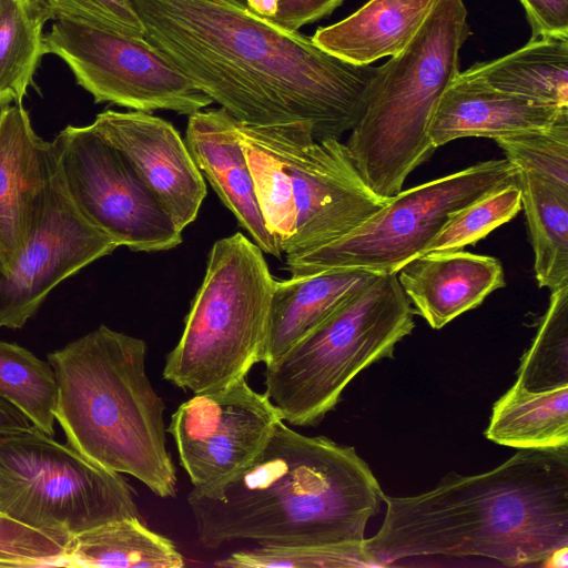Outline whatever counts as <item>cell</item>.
<instances>
[{
    "mask_svg": "<svg viewBox=\"0 0 568 568\" xmlns=\"http://www.w3.org/2000/svg\"><path fill=\"white\" fill-rule=\"evenodd\" d=\"M131 1L144 38L245 124L304 122L316 139H339L378 74L263 19L244 0Z\"/></svg>",
    "mask_w": 568,
    "mask_h": 568,
    "instance_id": "obj_1",
    "label": "cell"
},
{
    "mask_svg": "<svg viewBox=\"0 0 568 568\" xmlns=\"http://www.w3.org/2000/svg\"><path fill=\"white\" fill-rule=\"evenodd\" d=\"M383 503V524L363 545L373 566L423 557L542 565L568 547V448L519 449L486 473L450 471L425 493Z\"/></svg>",
    "mask_w": 568,
    "mask_h": 568,
    "instance_id": "obj_2",
    "label": "cell"
},
{
    "mask_svg": "<svg viewBox=\"0 0 568 568\" xmlns=\"http://www.w3.org/2000/svg\"><path fill=\"white\" fill-rule=\"evenodd\" d=\"M384 491L352 446L306 436L280 420L257 456L227 483L191 489L199 542L335 546L365 557V529Z\"/></svg>",
    "mask_w": 568,
    "mask_h": 568,
    "instance_id": "obj_3",
    "label": "cell"
},
{
    "mask_svg": "<svg viewBox=\"0 0 568 568\" xmlns=\"http://www.w3.org/2000/svg\"><path fill=\"white\" fill-rule=\"evenodd\" d=\"M48 362L59 387L55 420L67 444L159 497L175 496L165 405L146 374L145 342L100 325L49 353Z\"/></svg>",
    "mask_w": 568,
    "mask_h": 568,
    "instance_id": "obj_4",
    "label": "cell"
},
{
    "mask_svg": "<svg viewBox=\"0 0 568 568\" xmlns=\"http://www.w3.org/2000/svg\"><path fill=\"white\" fill-rule=\"evenodd\" d=\"M236 131L270 233L286 256L346 235L388 200L376 195L339 139H316L304 122L250 125Z\"/></svg>",
    "mask_w": 568,
    "mask_h": 568,
    "instance_id": "obj_5",
    "label": "cell"
},
{
    "mask_svg": "<svg viewBox=\"0 0 568 568\" xmlns=\"http://www.w3.org/2000/svg\"><path fill=\"white\" fill-rule=\"evenodd\" d=\"M470 34L463 0H436L410 42L378 67L364 111L345 143L365 184L379 197L398 194L436 150L428 129L459 71Z\"/></svg>",
    "mask_w": 568,
    "mask_h": 568,
    "instance_id": "obj_6",
    "label": "cell"
},
{
    "mask_svg": "<svg viewBox=\"0 0 568 568\" xmlns=\"http://www.w3.org/2000/svg\"><path fill=\"white\" fill-rule=\"evenodd\" d=\"M415 313L397 273L377 275L265 365V394L284 422L316 426L356 375L393 355L414 329Z\"/></svg>",
    "mask_w": 568,
    "mask_h": 568,
    "instance_id": "obj_7",
    "label": "cell"
},
{
    "mask_svg": "<svg viewBox=\"0 0 568 568\" xmlns=\"http://www.w3.org/2000/svg\"><path fill=\"white\" fill-rule=\"evenodd\" d=\"M275 281L263 251L241 232L216 241L163 377L194 394L246 378L263 363Z\"/></svg>",
    "mask_w": 568,
    "mask_h": 568,
    "instance_id": "obj_8",
    "label": "cell"
},
{
    "mask_svg": "<svg viewBox=\"0 0 568 568\" xmlns=\"http://www.w3.org/2000/svg\"><path fill=\"white\" fill-rule=\"evenodd\" d=\"M0 513L70 538L110 521L141 518L135 491L120 473L34 426L0 432Z\"/></svg>",
    "mask_w": 568,
    "mask_h": 568,
    "instance_id": "obj_9",
    "label": "cell"
},
{
    "mask_svg": "<svg viewBox=\"0 0 568 568\" xmlns=\"http://www.w3.org/2000/svg\"><path fill=\"white\" fill-rule=\"evenodd\" d=\"M517 181L506 158L470 165L395 196L359 226L313 251L286 256L291 276L329 270L397 273L423 254L454 213L481 195Z\"/></svg>",
    "mask_w": 568,
    "mask_h": 568,
    "instance_id": "obj_10",
    "label": "cell"
},
{
    "mask_svg": "<svg viewBox=\"0 0 568 568\" xmlns=\"http://www.w3.org/2000/svg\"><path fill=\"white\" fill-rule=\"evenodd\" d=\"M45 53L59 57L97 103L191 115L213 103L158 47L71 20H54Z\"/></svg>",
    "mask_w": 568,
    "mask_h": 568,
    "instance_id": "obj_11",
    "label": "cell"
},
{
    "mask_svg": "<svg viewBox=\"0 0 568 568\" xmlns=\"http://www.w3.org/2000/svg\"><path fill=\"white\" fill-rule=\"evenodd\" d=\"M51 143L72 202L119 246L158 252L182 243V231L126 158L90 125H68Z\"/></svg>",
    "mask_w": 568,
    "mask_h": 568,
    "instance_id": "obj_12",
    "label": "cell"
},
{
    "mask_svg": "<svg viewBox=\"0 0 568 568\" xmlns=\"http://www.w3.org/2000/svg\"><path fill=\"white\" fill-rule=\"evenodd\" d=\"M282 419L267 395L243 378L194 394L172 414L166 432L174 438L192 489L205 493L248 466Z\"/></svg>",
    "mask_w": 568,
    "mask_h": 568,
    "instance_id": "obj_13",
    "label": "cell"
},
{
    "mask_svg": "<svg viewBox=\"0 0 568 568\" xmlns=\"http://www.w3.org/2000/svg\"><path fill=\"white\" fill-rule=\"evenodd\" d=\"M116 247L77 209L57 162L37 227L11 271L0 274V327L21 328L59 283Z\"/></svg>",
    "mask_w": 568,
    "mask_h": 568,
    "instance_id": "obj_14",
    "label": "cell"
},
{
    "mask_svg": "<svg viewBox=\"0 0 568 568\" xmlns=\"http://www.w3.org/2000/svg\"><path fill=\"white\" fill-rule=\"evenodd\" d=\"M90 126L122 152L179 230L196 219L206 184L169 121L143 111L105 110Z\"/></svg>",
    "mask_w": 568,
    "mask_h": 568,
    "instance_id": "obj_15",
    "label": "cell"
},
{
    "mask_svg": "<svg viewBox=\"0 0 568 568\" xmlns=\"http://www.w3.org/2000/svg\"><path fill=\"white\" fill-rule=\"evenodd\" d=\"M57 159L51 142L33 130L28 111L0 110V274L26 248L45 207Z\"/></svg>",
    "mask_w": 568,
    "mask_h": 568,
    "instance_id": "obj_16",
    "label": "cell"
},
{
    "mask_svg": "<svg viewBox=\"0 0 568 568\" xmlns=\"http://www.w3.org/2000/svg\"><path fill=\"white\" fill-rule=\"evenodd\" d=\"M185 143L203 176L254 243L280 258L282 252L257 202L236 119L222 106L200 110L189 115Z\"/></svg>",
    "mask_w": 568,
    "mask_h": 568,
    "instance_id": "obj_17",
    "label": "cell"
},
{
    "mask_svg": "<svg viewBox=\"0 0 568 568\" xmlns=\"http://www.w3.org/2000/svg\"><path fill=\"white\" fill-rule=\"evenodd\" d=\"M410 304L439 329L506 285L500 262L464 250L416 256L397 272Z\"/></svg>",
    "mask_w": 568,
    "mask_h": 568,
    "instance_id": "obj_18",
    "label": "cell"
},
{
    "mask_svg": "<svg viewBox=\"0 0 568 568\" xmlns=\"http://www.w3.org/2000/svg\"><path fill=\"white\" fill-rule=\"evenodd\" d=\"M568 106H556L496 90L459 72L442 94L428 129L435 148L478 136L496 139L551 125Z\"/></svg>",
    "mask_w": 568,
    "mask_h": 568,
    "instance_id": "obj_19",
    "label": "cell"
},
{
    "mask_svg": "<svg viewBox=\"0 0 568 568\" xmlns=\"http://www.w3.org/2000/svg\"><path fill=\"white\" fill-rule=\"evenodd\" d=\"M377 275L363 270H329L275 281L263 363L280 358Z\"/></svg>",
    "mask_w": 568,
    "mask_h": 568,
    "instance_id": "obj_20",
    "label": "cell"
},
{
    "mask_svg": "<svg viewBox=\"0 0 568 568\" xmlns=\"http://www.w3.org/2000/svg\"><path fill=\"white\" fill-rule=\"evenodd\" d=\"M436 0H369L346 19L320 28L315 44L346 62L369 65L399 53L419 30Z\"/></svg>",
    "mask_w": 568,
    "mask_h": 568,
    "instance_id": "obj_21",
    "label": "cell"
},
{
    "mask_svg": "<svg viewBox=\"0 0 568 568\" xmlns=\"http://www.w3.org/2000/svg\"><path fill=\"white\" fill-rule=\"evenodd\" d=\"M541 104L568 106V38L541 37L501 58L462 72Z\"/></svg>",
    "mask_w": 568,
    "mask_h": 568,
    "instance_id": "obj_22",
    "label": "cell"
},
{
    "mask_svg": "<svg viewBox=\"0 0 568 568\" xmlns=\"http://www.w3.org/2000/svg\"><path fill=\"white\" fill-rule=\"evenodd\" d=\"M485 436L518 449L568 448V385L530 390L515 383L494 404Z\"/></svg>",
    "mask_w": 568,
    "mask_h": 568,
    "instance_id": "obj_23",
    "label": "cell"
},
{
    "mask_svg": "<svg viewBox=\"0 0 568 568\" xmlns=\"http://www.w3.org/2000/svg\"><path fill=\"white\" fill-rule=\"evenodd\" d=\"M174 542L141 518L114 520L71 538L59 567L181 568Z\"/></svg>",
    "mask_w": 568,
    "mask_h": 568,
    "instance_id": "obj_24",
    "label": "cell"
},
{
    "mask_svg": "<svg viewBox=\"0 0 568 568\" xmlns=\"http://www.w3.org/2000/svg\"><path fill=\"white\" fill-rule=\"evenodd\" d=\"M535 277L550 292L568 285V189L538 174L517 169Z\"/></svg>",
    "mask_w": 568,
    "mask_h": 568,
    "instance_id": "obj_25",
    "label": "cell"
},
{
    "mask_svg": "<svg viewBox=\"0 0 568 568\" xmlns=\"http://www.w3.org/2000/svg\"><path fill=\"white\" fill-rule=\"evenodd\" d=\"M50 19L38 0H0V109L20 104L33 83Z\"/></svg>",
    "mask_w": 568,
    "mask_h": 568,
    "instance_id": "obj_26",
    "label": "cell"
},
{
    "mask_svg": "<svg viewBox=\"0 0 568 568\" xmlns=\"http://www.w3.org/2000/svg\"><path fill=\"white\" fill-rule=\"evenodd\" d=\"M58 393V381L49 362L24 347L0 341V398L50 436L54 435Z\"/></svg>",
    "mask_w": 568,
    "mask_h": 568,
    "instance_id": "obj_27",
    "label": "cell"
},
{
    "mask_svg": "<svg viewBox=\"0 0 568 568\" xmlns=\"http://www.w3.org/2000/svg\"><path fill=\"white\" fill-rule=\"evenodd\" d=\"M515 383L530 390L568 385V285L551 292L537 334L521 357Z\"/></svg>",
    "mask_w": 568,
    "mask_h": 568,
    "instance_id": "obj_28",
    "label": "cell"
},
{
    "mask_svg": "<svg viewBox=\"0 0 568 568\" xmlns=\"http://www.w3.org/2000/svg\"><path fill=\"white\" fill-rule=\"evenodd\" d=\"M521 210V191L511 182L481 195L452 215L423 254L463 250L507 223Z\"/></svg>",
    "mask_w": 568,
    "mask_h": 568,
    "instance_id": "obj_29",
    "label": "cell"
},
{
    "mask_svg": "<svg viewBox=\"0 0 568 568\" xmlns=\"http://www.w3.org/2000/svg\"><path fill=\"white\" fill-rule=\"evenodd\" d=\"M494 141L516 169L532 172L568 189V111L548 128Z\"/></svg>",
    "mask_w": 568,
    "mask_h": 568,
    "instance_id": "obj_30",
    "label": "cell"
},
{
    "mask_svg": "<svg viewBox=\"0 0 568 568\" xmlns=\"http://www.w3.org/2000/svg\"><path fill=\"white\" fill-rule=\"evenodd\" d=\"M70 540L0 513V567H59Z\"/></svg>",
    "mask_w": 568,
    "mask_h": 568,
    "instance_id": "obj_31",
    "label": "cell"
},
{
    "mask_svg": "<svg viewBox=\"0 0 568 568\" xmlns=\"http://www.w3.org/2000/svg\"><path fill=\"white\" fill-rule=\"evenodd\" d=\"M53 20H71L121 34L144 38L131 0H38Z\"/></svg>",
    "mask_w": 568,
    "mask_h": 568,
    "instance_id": "obj_32",
    "label": "cell"
},
{
    "mask_svg": "<svg viewBox=\"0 0 568 568\" xmlns=\"http://www.w3.org/2000/svg\"><path fill=\"white\" fill-rule=\"evenodd\" d=\"M263 19L290 31L329 16L344 0H244Z\"/></svg>",
    "mask_w": 568,
    "mask_h": 568,
    "instance_id": "obj_33",
    "label": "cell"
},
{
    "mask_svg": "<svg viewBox=\"0 0 568 568\" xmlns=\"http://www.w3.org/2000/svg\"><path fill=\"white\" fill-rule=\"evenodd\" d=\"M531 27V39L568 38V0H520Z\"/></svg>",
    "mask_w": 568,
    "mask_h": 568,
    "instance_id": "obj_34",
    "label": "cell"
},
{
    "mask_svg": "<svg viewBox=\"0 0 568 568\" xmlns=\"http://www.w3.org/2000/svg\"><path fill=\"white\" fill-rule=\"evenodd\" d=\"M31 423L13 406L0 398V432L29 428Z\"/></svg>",
    "mask_w": 568,
    "mask_h": 568,
    "instance_id": "obj_35",
    "label": "cell"
},
{
    "mask_svg": "<svg viewBox=\"0 0 568 568\" xmlns=\"http://www.w3.org/2000/svg\"><path fill=\"white\" fill-rule=\"evenodd\" d=\"M541 566L550 568H567L568 547H562L554 551Z\"/></svg>",
    "mask_w": 568,
    "mask_h": 568,
    "instance_id": "obj_36",
    "label": "cell"
}]
</instances>
